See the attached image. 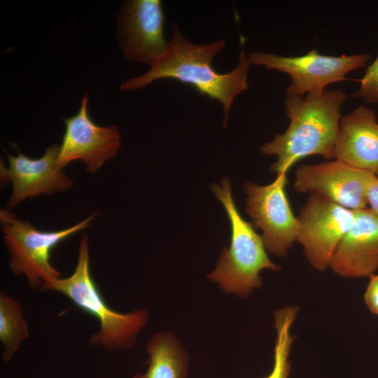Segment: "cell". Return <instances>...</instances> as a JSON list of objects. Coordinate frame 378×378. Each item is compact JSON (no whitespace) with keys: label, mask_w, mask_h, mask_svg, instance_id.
Wrapping results in <instances>:
<instances>
[{"label":"cell","mask_w":378,"mask_h":378,"mask_svg":"<svg viewBox=\"0 0 378 378\" xmlns=\"http://www.w3.org/2000/svg\"><path fill=\"white\" fill-rule=\"evenodd\" d=\"M164 53L143 75L127 79L121 90H136L162 78H173L189 84L200 94L221 103L224 110V125L235 97L248 89V70L251 65L243 48L235 68L219 74L212 66V60L224 48V40L198 45L188 41L176 24Z\"/></svg>","instance_id":"6da1fadb"},{"label":"cell","mask_w":378,"mask_h":378,"mask_svg":"<svg viewBox=\"0 0 378 378\" xmlns=\"http://www.w3.org/2000/svg\"><path fill=\"white\" fill-rule=\"evenodd\" d=\"M347 97L340 89L324 90L304 97L286 94L284 108L289 125L260 148L263 155L277 157L270 171L277 175L286 174L296 162L309 155L334 158L341 107Z\"/></svg>","instance_id":"7a4b0ae2"},{"label":"cell","mask_w":378,"mask_h":378,"mask_svg":"<svg viewBox=\"0 0 378 378\" xmlns=\"http://www.w3.org/2000/svg\"><path fill=\"white\" fill-rule=\"evenodd\" d=\"M40 290L63 294L80 309L97 319L100 328L89 339L91 346H102L109 351L128 349L134 345L138 335L148 321L149 312L146 309L120 313L107 304L90 272L87 234H83L80 240L74 272L66 278L48 280Z\"/></svg>","instance_id":"3957f363"},{"label":"cell","mask_w":378,"mask_h":378,"mask_svg":"<svg viewBox=\"0 0 378 378\" xmlns=\"http://www.w3.org/2000/svg\"><path fill=\"white\" fill-rule=\"evenodd\" d=\"M220 183H212L210 187L228 216L230 245L228 248L224 246L215 269L206 277L217 283L222 291L246 298L254 288L262 286L261 270L278 271L281 267L268 257L262 237L255 232L253 223L246 221L239 212L229 178L225 177Z\"/></svg>","instance_id":"277c9868"},{"label":"cell","mask_w":378,"mask_h":378,"mask_svg":"<svg viewBox=\"0 0 378 378\" xmlns=\"http://www.w3.org/2000/svg\"><path fill=\"white\" fill-rule=\"evenodd\" d=\"M97 213L65 229L40 230L19 218L9 209L0 210L1 230L9 254L8 265L15 275L24 276L33 289L40 288L61 273L50 262V253L60 242L88 228Z\"/></svg>","instance_id":"5b68a950"},{"label":"cell","mask_w":378,"mask_h":378,"mask_svg":"<svg viewBox=\"0 0 378 378\" xmlns=\"http://www.w3.org/2000/svg\"><path fill=\"white\" fill-rule=\"evenodd\" d=\"M370 53L352 55L329 56L320 54L316 49L302 56L286 57L263 51L249 53L251 65L263 66L288 74L290 84L285 92L288 95L304 97L305 94H318L329 84L346 80V75L367 66Z\"/></svg>","instance_id":"8992f818"},{"label":"cell","mask_w":378,"mask_h":378,"mask_svg":"<svg viewBox=\"0 0 378 378\" xmlns=\"http://www.w3.org/2000/svg\"><path fill=\"white\" fill-rule=\"evenodd\" d=\"M355 218L353 210L327 197L309 192L297 216L296 241L302 246L310 265L324 271L340 242L351 227Z\"/></svg>","instance_id":"52a82bcc"},{"label":"cell","mask_w":378,"mask_h":378,"mask_svg":"<svg viewBox=\"0 0 378 378\" xmlns=\"http://www.w3.org/2000/svg\"><path fill=\"white\" fill-rule=\"evenodd\" d=\"M286 174H280L267 186L251 182L244 184L247 195L245 211L255 227L262 230L266 250L278 257L286 255L296 241L298 231V219L286 193Z\"/></svg>","instance_id":"ba28073f"},{"label":"cell","mask_w":378,"mask_h":378,"mask_svg":"<svg viewBox=\"0 0 378 378\" xmlns=\"http://www.w3.org/2000/svg\"><path fill=\"white\" fill-rule=\"evenodd\" d=\"M65 131L59 144L57 164L62 169L75 160L82 161L87 172H97L114 158L121 146L120 134L115 125L102 127L90 118L88 93L83 96L76 114L64 118Z\"/></svg>","instance_id":"9c48e42d"},{"label":"cell","mask_w":378,"mask_h":378,"mask_svg":"<svg viewBox=\"0 0 378 378\" xmlns=\"http://www.w3.org/2000/svg\"><path fill=\"white\" fill-rule=\"evenodd\" d=\"M13 146L17 155L6 153L8 166L2 160L0 163L1 183L12 184L7 209L15 208L28 198L64 192L72 187L73 180L57 164L59 144L46 148L39 158H30L19 150L15 144Z\"/></svg>","instance_id":"30bf717a"},{"label":"cell","mask_w":378,"mask_h":378,"mask_svg":"<svg viewBox=\"0 0 378 378\" xmlns=\"http://www.w3.org/2000/svg\"><path fill=\"white\" fill-rule=\"evenodd\" d=\"M376 173L353 167L335 160L302 164L295 172L294 188L314 192L349 209L368 208L367 192Z\"/></svg>","instance_id":"8fae6325"},{"label":"cell","mask_w":378,"mask_h":378,"mask_svg":"<svg viewBox=\"0 0 378 378\" xmlns=\"http://www.w3.org/2000/svg\"><path fill=\"white\" fill-rule=\"evenodd\" d=\"M164 15L159 0L127 1L118 15V40L130 62L151 66L165 51Z\"/></svg>","instance_id":"7c38bea8"},{"label":"cell","mask_w":378,"mask_h":378,"mask_svg":"<svg viewBox=\"0 0 378 378\" xmlns=\"http://www.w3.org/2000/svg\"><path fill=\"white\" fill-rule=\"evenodd\" d=\"M354 212V220L328 267L344 277L370 276L378 270V216L369 208Z\"/></svg>","instance_id":"4fadbf2b"},{"label":"cell","mask_w":378,"mask_h":378,"mask_svg":"<svg viewBox=\"0 0 378 378\" xmlns=\"http://www.w3.org/2000/svg\"><path fill=\"white\" fill-rule=\"evenodd\" d=\"M334 158L357 169L378 172V123L373 109L359 106L342 116Z\"/></svg>","instance_id":"5bb4252c"},{"label":"cell","mask_w":378,"mask_h":378,"mask_svg":"<svg viewBox=\"0 0 378 378\" xmlns=\"http://www.w3.org/2000/svg\"><path fill=\"white\" fill-rule=\"evenodd\" d=\"M148 368L132 378H187L189 356L179 339L169 331L153 334L146 346Z\"/></svg>","instance_id":"9a60e30c"},{"label":"cell","mask_w":378,"mask_h":378,"mask_svg":"<svg viewBox=\"0 0 378 378\" xmlns=\"http://www.w3.org/2000/svg\"><path fill=\"white\" fill-rule=\"evenodd\" d=\"M29 336V327L19 300L0 293V341L3 345L1 360L9 363L21 343Z\"/></svg>","instance_id":"2e32d148"},{"label":"cell","mask_w":378,"mask_h":378,"mask_svg":"<svg viewBox=\"0 0 378 378\" xmlns=\"http://www.w3.org/2000/svg\"><path fill=\"white\" fill-rule=\"evenodd\" d=\"M298 307L286 306L274 313L276 338L274 349V364L271 372L265 378H288L291 363L288 360L291 345L295 337L290 333L296 318Z\"/></svg>","instance_id":"e0dca14e"},{"label":"cell","mask_w":378,"mask_h":378,"mask_svg":"<svg viewBox=\"0 0 378 378\" xmlns=\"http://www.w3.org/2000/svg\"><path fill=\"white\" fill-rule=\"evenodd\" d=\"M358 81L360 88L351 96L361 97L368 104H378V55Z\"/></svg>","instance_id":"ac0fdd59"},{"label":"cell","mask_w":378,"mask_h":378,"mask_svg":"<svg viewBox=\"0 0 378 378\" xmlns=\"http://www.w3.org/2000/svg\"><path fill=\"white\" fill-rule=\"evenodd\" d=\"M364 294L365 302L370 311L378 315V274H371Z\"/></svg>","instance_id":"d6986e66"},{"label":"cell","mask_w":378,"mask_h":378,"mask_svg":"<svg viewBox=\"0 0 378 378\" xmlns=\"http://www.w3.org/2000/svg\"><path fill=\"white\" fill-rule=\"evenodd\" d=\"M367 200L369 209L378 216V172L368 187Z\"/></svg>","instance_id":"ffe728a7"}]
</instances>
